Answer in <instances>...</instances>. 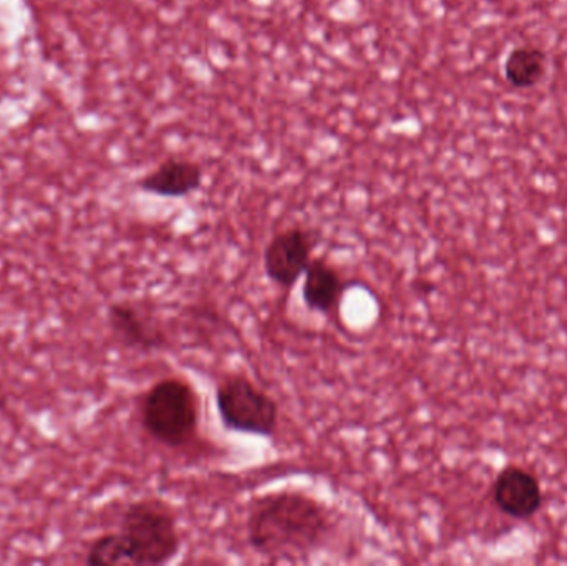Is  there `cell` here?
Returning a JSON list of instances; mask_svg holds the SVG:
<instances>
[{"instance_id": "cell-11", "label": "cell", "mask_w": 567, "mask_h": 566, "mask_svg": "<svg viewBox=\"0 0 567 566\" xmlns=\"http://www.w3.org/2000/svg\"><path fill=\"white\" fill-rule=\"evenodd\" d=\"M86 564L93 566H132L128 550L122 535L110 534L100 537L90 547Z\"/></svg>"}, {"instance_id": "cell-2", "label": "cell", "mask_w": 567, "mask_h": 566, "mask_svg": "<svg viewBox=\"0 0 567 566\" xmlns=\"http://www.w3.org/2000/svg\"><path fill=\"white\" fill-rule=\"evenodd\" d=\"M199 418L198 394L185 379H162L143 399V428L150 438L168 447L192 444L198 434Z\"/></svg>"}, {"instance_id": "cell-6", "label": "cell", "mask_w": 567, "mask_h": 566, "mask_svg": "<svg viewBox=\"0 0 567 566\" xmlns=\"http://www.w3.org/2000/svg\"><path fill=\"white\" fill-rule=\"evenodd\" d=\"M109 322L116 338L126 348L142 352L163 351L168 348V336L158 321L136 306L116 302L110 308Z\"/></svg>"}, {"instance_id": "cell-3", "label": "cell", "mask_w": 567, "mask_h": 566, "mask_svg": "<svg viewBox=\"0 0 567 566\" xmlns=\"http://www.w3.org/2000/svg\"><path fill=\"white\" fill-rule=\"evenodd\" d=\"M120 535L132 566L168 565L182 552V535L175 514L159 501L135 502L126 508Z\"/></svg>"}, {"instance_id": "cell-5", "label": "cell", "mask_w": 567, "mask_h": 566, "mask_svg": "<svg viewBox=\"0 0 567 566\" xmlns=\"http://www.w3.org/2000/svg\"><path fill=\"white\" fill-rule=\"evenodd\" d=\"M317 235L302 226H292L278 233L265 249L266 276L275 285L290 289L312 261Z\"/></svg>"}, {"instance_id": "cell-1", "label": "cell", "mask_w": 567, "mask_h": 566, "mask_svg": "<svg viewBox=\"0 0 567 566\" xmlns=\"http://www.w3.org/2000/svg\"><path fill=\"white\" fill-rule=\"evenodd\" d=\"M332 531V515L326 505L296 491L256 498L246 521L249 545L271 564L309 560L329 541Z\"/></svg>"}, {"instance_id": "cell-8", "label": "cell", "mask_w": 567, "mask_h": 566, "mask_svg": "<svg viewBox=\"0 0 567 566\" xmlns=\"http://www.w3.org/2000/svg\"><path fill=\"white\" fill-rule=\"evenodd\" d=\"M346 291L347 282L326 258L312 259L307 266L303 272L302 299L309 311L333 315L339 311Z\"/></svg>"}, {"instance_id": "cell-9", "label": "cell", "mask_w": 567, "mask_h": 566, "mask_svg": "<svg viewBox=\"0 0 567 566\" xmlns=\"http://www.w3.org/2000/svg\"><path fill=\"white\" fill-rule=\"evenodd\" d=\"M202 183L203 169L198 163L169 158L140 179L138 186L143 192L163 198H185L199 189Z\"/></svg>"}, {"instance_id": "cell-7", "label": "cell", "mask_w": 567, "mask_h": 566, "mask_svg": "<svg viewBox=\"0 0 567 566\" xmlns=\"http://www.w3.org/2000/svg\"><path fill=\"white\" fill-rule=\"evenodd\" d=\"M495 502L503 514L526 521L542 508V485L525 469L506 467L495 482Z\"/></svg>"}, {"instance_id": "cell-4", "label": "cell", "mask_w": 567, "mask_h": 566, "mask_svg": "<svg viewBox=\"0 0 567 566\" xmlns=\"http://www.w3.org/2000/svg\"><path fill=\"white\" fill-rule=\"evenodd\" d=\"M216 408L229 431L256 438H272L278 431V402L246 375L233 374L219 382Z\"/></svg>"}, {"instance_id": "cell-10", "label": "cell", "mask_w": 567, "mask_h": 566, "mask_svg": "<svg viewBox=\"0 0 567 566\" xmlns=\"http://www.w3.org/2000/svg\"><path fill=\"white\" fill-rule=\"evenodd\" d=\"M548 55L538 47H516L506 56L505 76L515 89H533L545 79Z\"/></svg>"}]
</instances>
